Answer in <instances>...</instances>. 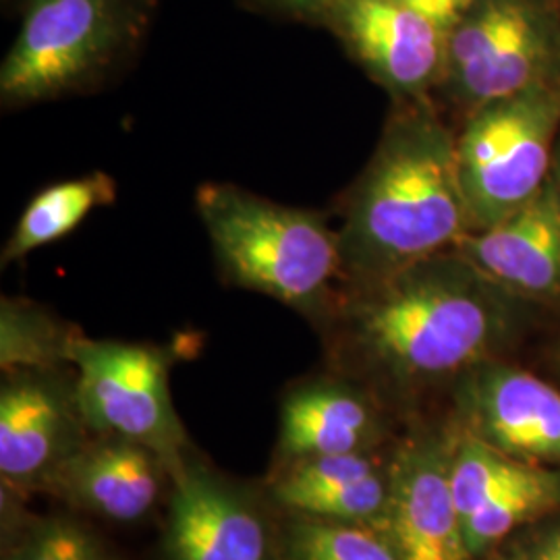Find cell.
Segmentation results:
<instances>
[{"instance_id":"obj_1","label":"cell","mask_w":560,"mask_h":560,"mask_svg":"<svg viewBox=\"0 0 560 560\" xmlns=\"http://www.w3.org/2000/svg\"><path fill=\"white\" fill-rule=\"evenodd\" d=\"M501 289L455 249L345 284L330 310L339 358L397 384L463 376L504 330Z\"/></svg>"},{"instance_id":"obj_2","label":"cell","mask_w":560,"mask_h":560,"mask_svg":"<svg viewBox=\"0 0 560 560\" xmlns=\"http://www.w3.org/2000/svg\"><path fill=\"white\" fill-rule=\"evenodd\" d=\"M457 136L423 101L405 102L342 208L345 284L455 249L469 233Z\"/></svg>"},{"instance_id":"obj_3","label":"cell","mask_w":560,"mask_h":560,"mask_svg":"<svg viewBox=\"0 0 560 560\" xmlns=\"http://www.w3.org/2000/svg\"><path fill=\"white\" fill-rule=\"evenodd\" d=\"M196 210L222 279L326 320L345 287L339 229L235 183H203Z\"/></svg>"},{"instance_id":"obj_4","label":"cell","mask_w":560,"mask_h":560,"mask_svg":"<svg viewBox=\"0 0 560 560\" xmlns=\"http://www.w3.org/2000/svg\"><path fill=\"white\" fill-rule=\"evenodd\" d=\"M159 0H23L0 67L4 110L92 92L131 59Z\"/></svg>"},{"instance_id":"obj_5","label":"cell","mask_w":560,"mask_h":560,"mask_svg":"<svg viewBox=\"0 0 560 560\" xmlns=\"http://www.w3.org/2000/svg\"><path fill=\"white\" fill-rule=\"evenodd\" d=\"M559 122L560 94L544 83L471 110L457 136L460 189L471 231L499 224L540 194Z\"/></svg>"},{"instance_id":"obj_6","label":"cell","mask_w":560,"mask_h":560,"mask_svg":"<svg viewBox=\"0 0 560 560\" xmlns=\"http://www.w3.org/2000/svg\"><path fill=\"white\" fill-rule=\"evenodd\" d=\"M78 413L120 441L166 446L179 436L168 393L171 355L154 345L81 337L73 349Z\"/></svg>"},{"instance_id":"obj_7","label":"cell","mask_w":560,"mask_h":560,"mask_svg":"<svg viewBox=\"0 0 560 560\" xmlns=\"http://www.w3.org/2000/svg\"><path fill=\"white\" fill-rule=\"evenodd\" d=\"M546 44L532 11L520 0H478L451 30L448 92L478 108L541 85Z\"/></svg>"},{"instance_id":"obj_8","label":"cell","mask_w":560,"mask_h":560,"mask_svg":"<svg viewBox=\"0 0 560 560\" xmlns=\"http://www.w3.org/2000/svg\"><path fill=\"white\" fill-rule=\"evenodd\" d=\"M324 25L399 101H423L444 80L448 34L400 0H337Z\"/></svg>"},{"instance_id":"obj_9","label":"cell","mask_w":560,"mask_h":560,"mask_svg":"<svg viewBox=\"0 0 560 560\" xmlns=\"http://www.w3.org/2000/svg\"><path fill=\"white\" fill-rule=\"evenodd\" d=\"M463 430L504 455L560 467V390L520 368L483 361L463 374Z\"/></svg>"},{"instance_id":"obj_10","label":"cell","mask_w":560,"mask_h":560,"mask_svg":"<svg viewBox=\"0 0 560 560\" xmlns=\"http://www.w3.org/2000/svg\"><path fill=\"white\" fill-rule=\"evenodd\" d=\"M448 453L421 442L405 448L393 467L382 525L400 560H471L451 492Z\"/></svg>"},{"instance_id":"obj_11","label":"cell","mask_w":560,"mask_h":560,"mask_svg":"<svg viewBox=\"0 0 560 560\" xmlns=\"http://www.w3.org/2000/svg\"><path fill=\"white\" fill-rule=\"evenodd\" d=\"M455 252L501 289L550 298L560 293V198L552 180L504 221L471 231Z\"/></svg>"},{"instance_id":"obj_12","label":"cell","mask_w":560,"mask_h":560,"mask_svg":"<svg viewBox=\"0 0 560 560\" xmlns=\"http://www.w3.org/2000/svg\"><path fill=\"white\" fill-rule=\"evenodd\" d=\"M166 546L173 560H275L254 509L201 471L177 481Z\"/></svg>"},{"instance_id":"obj_13","label":"cell","mask_w":560,"mask_h":560,"mask_svg":"<svg viewBox=\"0 0 560 560\" xmlns=\"http://www.w3.org/2000/svg\"><path fill=\"white\" fill-rule=\"evenodd\" d=\"M59 370L13 372L0 393V471L9 480H30L59 455L78 407Z\"/></svg>"},{"instance_id":"obj_14","label":"cell","mask_w":560,"mask_h":560,"mask_svg":"<svg viewBox=\"0 0 560 560\" xmlns=\"http://www.w3.org/2000/svg\"><path fill=\"white\" fill-rule=\"evenodd\" d=\"M280 442L289 455L360 453L376 430L370 400L355 386L320 381L291 390L282 405Z\"/></svg>"},{"instance_id":"obj_15","label":"cell","mask_w":560,"mask_h":560,"mask_svg":"<svg viewBox=\"0 0 560 560\" xmlns=\"http://www.w3.org/2000/svg\"><path fill=\"white\" fill-rule=\"evenodd\" d=\"M67 483L78 501L104 517H143L159 497L154 460L140 442L122 441L88 451L71 463Z\"/></svg>"},{"instance_id":"obj_16","label":"cell","mask_w":560,"mask_h":560,"mask_svg":"<svg viewBox=\"0 0 560 560\" xmlns=\"http://www.w3.org/2000/svg\"><path fill=\"white\" fill-rule=\"evenodd\" d=\"M117 194V180L102 171L44 187L25 206L4 243L0 254L2 266L23 260L32 252L67 237L94 210L113 206Z\"/></svg>"},{"instance_id":"obj_17","label":"cell","mask_w":560,"mask_h":560,"mask_svg":"<svg viewBox=\"0 0 560 560\" xmlns=\"http://www.w3.org/2000/svg\"><path fill=\"white\" fill-rule=\"evenodd\" d=\"M80 339L75 326L62 324L42 305L2 298L0 363L4 374L59 370L60 365L71 363Z\"/></svg>"},{"instance_id":"obj_18","label":"cell","mask_w":560,"mask_h":560,"mask_svg":"<svg viewBox=\"0 0 560 560\" xmlns=\"http://www.w3.org/2000/svg\"><path fill=\"white\" fill-rule=\"evenodd\" d=\"M560 509V469L536 465L523 480L494 494L463 520V536L474 557L511 536L515 529L544 520Z\"/></svg>"},{"instance_id":"obj_19","label":"cell","mask_w":560,"mask_h":560,"mask_svg":"<svg viewBox=\"0 0 560 560\" xmlns=\"http://www.w3.org/2000/svg\"><path fill=\"white\" fill-rule=\"evenodd\" d=\"M455 441L448 453V481L460 521L536 467L504 455L467 430H460Z\"/></svg>"},{"instance_id":"obj_20","label":"cell","mask_w":560,"mask_h":560,"mask_svg":"<svg viewBox=\"0 0 560 560\" xmlns=\"http://www.w3.org/2000/svg\"><path fill=\"white\" fill-rule=\"evenodd\" d=\"M284 560H400L390 540L361 523L307 517L287 529Z\"/></svg>"},{"instance_id":"obj_21","label":"cell","mask_w":560,"mask_h":560,"mask_svg":"<svg viewBox=\"0 0 560 560\" xmlns=\"http://www.w3.org/2000/svg\"><path fill=\"white\" fill-rule=\"evenodd\" d=\"M388 502V483L381 474H372L361 480L340 483L332 488H322L295 494L282 502L307 517L342 521V523H368L384 520Z\"/></svg>"},{"instance_id":"obj_22","label":"cell","mask_w":560,"mask_h":560,"mask_svg":"<svg viewBox=\"0 0 560 560\" xmlns=\"http://www.w3.org/2000/svg\"><path fill=\"white\" fill-rule=\"evenodd\" d=\"M7 560H113L101 541L71 521H46Z\"/></svg>"},{"instance_id":"obj_23","label":"cell","mask_w":560,"mask_h":560,"mask_svg":"<svg viewBox=\"0 0 560 560\" xmlns=\"http://www.w3.org/2000/svg\"><path fill=\"white\" fill-rule=\"evenodd\" d=\"M376 474L374 465L361 453H342V455H320V457H303L275 488V497L280 502L312 492L322 488H332L340 483L361 480Z\"/></svg>"},{"instance_id":"obj_24","label":"cell","mask_w":560,"mask_h":560,"mask_svg":"<svg viewBox=\"0 0 560 560\" xmlns=\"http://www.w3.org/2000/svg\"><path fill=\"white\" fill-rule=\"evenodd\" d=\"M506 560H560V521H544L541 527L517 536Z\"/></svg>"},{"instance_id":"obj_25","label":"cell","mask_w":560,"mask_h":560,"mask_svg":"<svg viewBox=\"0 0 560 560\" xmlns=\"http://www.w3.org/2000/svg\"><path fill=\"white\" fill-rule=\"evenodd\" d=\"M245 4L266 11L287 20L307 21V23H320L328 18L330 9L337 0H243Z\"/></svg>"},{"instance_id":"obj_26","label":"cell","mask_w":560,"mask_h":560,"mask_svg":"<svg viewBox=\"0 0 560 560\" xmlns=\"http://www.w3.org/2000/svg\"><path fill=\"white\" fill-rule=\"evenodd\" d=\"M413 9H418L430 20L436 21L446 34L459 23L474 7L478 0H400Z\"/></svg>"},{"instance_id":"obj_27","label":"cell","mask_w":560,"mask_h":560,"mask_svg":"<svg viewBox=\"0 0 560 560\" xmlns=\"http://www.w3.org/2000/svg\"><path fill=\"white\" fill-rule=\"evenodd\" d=\"M555 187H557V194H559L560 198V154H559V162H557V175H555Z\"/></svg>"}]
</instances>
